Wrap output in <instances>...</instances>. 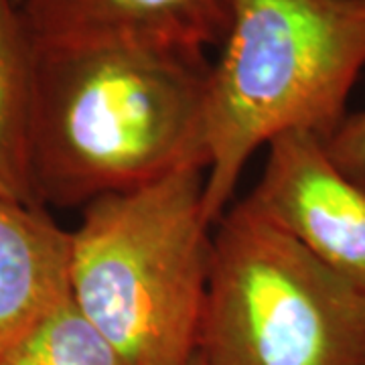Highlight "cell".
<instances>
[{
	"instance_id": "30bf717a",
	"label": "cell",
	"mask_w": 365,
	"mask_h": 365,
	"mask_svg": "<svg viewBox=\"0 0 365 365\" xmlns=\"http://www.w3.org/2000/svg\"><path fill=\"white\" fill-rule=\"evenodd\" d=\"M327 153L345 175L365 182V110L347 114L339 130L327 143Z\"/></svg>"
},
{
	"instance_id": "7a4b0ae2",
	"label": "cell",
	"mask_w": 365,
	"mask_h": 365,
	"mask_svg": "<svg viewBox=\"0 0 365 365\" xmlns=\"http://www.w3.org/2000/svg\"><path fill=\"white\" fill-rule=\"evenodd\" d=\"M364 67L365 0H234L209 73V222L222 220L260 146L287 132L329 143Z\"/></svg>"
},
{
	"instance_id": "ba28073f",
	"label": "cell",
	"mask_w": 365,
	"mask_h": 365,
	"mask_svg": "<svg viewBox=\"0 0 365 365\" xmlns=\"http://www.w3.org/2000/svg\"><path fill=\"white\" fill-rule=\"evenodd\" d=\"M37 51L19 0H0V199L39 205L31 181Z\"/></svg>"
},
{
	"instance_id": "8992f818",
	"label": "cell",
	"mask_w": 365,
	"mask_h": 365,
	"mask_svg": "<svg viewBox=\"0 0 365 365\" xmlns=\"http://www.w3.org/2000/svg\"><path fill=\"white\" fill-rule=\"evenodd\" d=\"M35 51L132 41L222 47L234 0H19Z\"/></svg>"
},
{
	"instance_id": "8fae6325",
	"label": "cell",
	"mask_w": 365,
	"mask_h": 365,
	"mask_svg": "<svg viewBox=\"0 0 365 365\" xmlns=\"http://www.w3.org/2000/svg\"><path fill=\"white\" fill-rule=\"evenodd\" d=\"M189 365H205V364H203V361L199 359V355H197V353H195V357H193V361H191V364H189Z\"/></svg>"
},
{
	"instance_id": "9c48e42d",
	"label": "cell",
	"mask_w": 365,
	"mask_h": 365,
	"mask_svg": "<svg viewBox=\"0 0 365 365\" xmlns=\"http://www.w3.org/2000/svg\"><path fill=\"white\" fill-rule=\"evenodd\" d=\"M0 365H122L112 345L63 299L14 341Z\"/></svg>"
},
{
	"instance_id": "3957f363",
	"label": "cell",
	"mask_w": 365,
	"mask_h": 365,
	"mask_svg": "<svg viewBox=\"0 0 365 365\" xmlns=\"http://www.w3.org/2000/svg\"><path fill=\"white\" fill-rule=\"evenodd\" d=\"M205 170L88 203L71 232L69 299L122 365H189L211 264Z\"/></svg>"
},
{
	"instance_id": "6da1fadb",
	"label": "cell",
	"mask_w": 365,
	"mask_h": 365,
	"mask_svg": "<svg viewBox=\"0 0 365 365\" xmlns=\"http://www.w3.org/2000/svg\"><path fill=\"white\" fill-rule=\"evenodd\" d=\"M205 51L132 41L37 51L31 181L43 207H86L209 165Z\"/></svg>"
},
{
	"instance_id": "5b68a950",
	"label": "cell",
	"mask_w": 365,
	"mask_h": 365,
	"mask_svg": "<svg viewBox=\"0 0 365 365\" xmlns=\"http://www.w3.org/2000/svg\"><path fill=\"white\" fill-rule=\"evenodd\" d=\"M244 203L365 290V182L333 163L323 138L311 132L276 136L260 182Z\"/></svg>"
},
{
	"instance_id": "277c9868",
	"label": "cell",
	"mask_w": 365,
	"mask_h": 365,
	"mask_svg": "<svg viewBox=\"0 0 365 365\" xmlns=\"http://www.w3.org/2000/svg\"><path fill=\"white\" fill-rule=\"evenodd\" d=\"M211 240L205 365H365V290L244 201Z\"/></svg>"
},
{
	"instance_id": "52a82bcc",
	"label": "cell",
	"mask_w": 365,
	"mask_h": 365,
	"mask_svg": "<svg viewBox=\"0 0 365 365\" xmlns=\"http://www.w3.org/2000/svg\"><path fill=\"white\" fill-rule=\"evenodd\" d=\"M69 250L47 207L0 199V357L69 297Z\"/></svg>"
}]
</instances>
